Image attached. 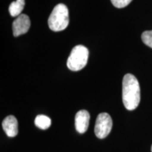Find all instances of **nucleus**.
Segmentation results:
<instances>
[{
    "instance_id": "nucleus-1",
    "label": "nucleus",
    "mask_w": 152,
    "mask_h": 152,
    "mask_svg": "<svg viewBox=\"0 0 152 152\" xmlns=\"http://www.w3.org/2000/svg\"><path fill=\"white\" fill-rule=\"evenodd\" d=\"M123 102L125 109L133 111L140 102V87L137 79L132 74H126L123 80Z\"/></svg>"
},
{
    "instance_id": "nucleus-2",
    "label": "nucleus",
    "mask_w": 152,
    "mask_h": 152,
    "mask_svg": "<svg viewBox=\"0 0 152 152\" xmlns=\"http://www.w3.org/2000/svg\"><path fill=\"white\" fill-rule=\"evenodd\" d=\"M69 23V14L67 7L58 4L54 7L48 19L49 27L52 31L59 32L65 30Z\"/></svg>"
},
{
    "instance_id": "nucleus-3",
    "label": "nucleus",
    "mask_w": 152,
    "mask_h": 152,
    "mask_svg": "<svg viewBox=\"0 0 152 152\" xmlns=\"http://www.w3.org/2000/svg\"><path fill=\"white\" fill-rule=\"evenodd\" d=\"M89 51L83 45H77L72 49L67 60V67L72 71H78L87 65Z\"/></svg>"
},
{
    "instance_id": "nucleus-4",
    "label": "nucleus",
    "mask_w": 152,
    "mask_h": 152,
    "mask_svg": "<svg viewBox=\"0 0 152 152\" xmlns=\"http://www.w3.org/2000/svg\"><path fill=\"white\" fill-rule=\"evenodd\" d=\"M113 121L111 117L107 113L99 114L94 126V133L99 139H104L111 132Z\"/></svg>"
},
{
    "instance_id": "nucleus-5",
    "label": "nucleus",
    "mask_w": 152,
    "mask_h": 152,
    "mask_svg": "<svg viewBox=\"0 0 152 152\" xmlns=\"http://www.w3.org/2000/svg\"><path fill=\"white\" fill-rule=\"evenodd\" d=\"M30 27V18L26 14H20L13 22V35L14 37L26 34Z\"/></svg>"
},
{
    "instance_id": "nucleus-6",
    "label": "nucleus",
    "mask_w": 152,
    "mask_h": 152,
    "mask_svg": "<svg viewBox=\"0 0 152 152\" xmlns=\"http://www.w3.org/2000/svg\"><path fill=\"white\" fill-rule=\"evenodd\" d=\"M90 115L86 110H80L76 113L75 118V129L80 134H83L87 130L89 127Z\"/></svg>"
},
{
    "instance_id": "nucleus-7",
    "label": "nucleus",
    "mask_w": 152,
    "mask_h": 152,
    "mask_svg": "<svg viewBox=\"0 0 152 152\" xmlns=\"http://www.w3.org/2000/svg\"><path fill=\"white\" fill-rule=\"evenodd\" d=\"M2 127L3 130L8 137H14L18 134V121L14 115L6 117L2 122Z\"/></svg>"
},
{
    "instance_id": "nucleus-8",
    "label": "nucleus",
    "mask_w": 152,
    "mask_h": 152,
    "mask_svg": "<svg viewBox=\"0 0 152 152\" xmlns=\"http://www.w3.org/2000/svg\"><path fill=\"white\" fill-rule=\"evenodd\" d=\"M25 0H16L13 1L9 6V11L12 17H18L21 14L23 9L25 7Z\"/></svg>"
},
{
    "instance_id": "nucleus-9",
    "label": "nucleus",
    "mask_w": 152,
    "mask_h": 152,
    "mask_svg": "<svg viewBox=\"0 0 152 152\" xmlns=\"http://www.w3.org/2000/svg\"><path fill=\"white\" fill-rule=\"evenodd\" d=\"M35 124L42 130H46L51 126L52 121L48 116L45 115H38L35 119Z\"/></svg>"
},
{
    "instance_id": "nucleus-10",
    "label": "nucleus",
    "mask_w": 152,
    "mask_h": 152,
    "mask_svg": "<svg viewBox=\"0 0 152 152\" xmlns=\"http://www.w3.org/2000/svg\"><path fill=\"white\" fill-rule=\"evenodd\" d=\"M142 39L146 45L152 48V30L144 31L142 34Z\"/></svg>"
},
{
    "instance_id": "nucleus-11",
    "label": "nucleus",
    "mask_w": 152,
    "mask_h": 152,
    "mask_svg": "<svg viewBox=\"0 0 152 152\" xmlns=\"http://www.w3.org/2000/svg\"><path fill=\"white\" fill-rule=\"evenodd\" d=\"M111 1L114 7L121 9L127 7L132 0H111Z\"/></svg>"
},
{
    "instance_id": "nucleus-12",
    "label": "nucleus",
    "mask_w": 152,
    "mask_h": 152,
    "mask_svg": "<svg viewBox=\"0 0 152 152\" xmlns=\"http://www.w3.org/2000/svg\"><path fill=\"white\" fill-rule=\"evenodd\" d=\"M151 152H152V146H151Z\"/></svg>"
}]
</instances>
